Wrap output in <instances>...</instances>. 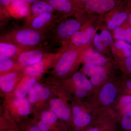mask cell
<instances>
[{"instance_id":"obj_1","label":"cell","mask_w":131,"mask_h":131,"mask_svg":"<svg viewBox=\"0 0 131 131\" xmlns=\"http://www.w3.org/2000/svg\"><path fill=\"white\" fill-rule=\"evenodd\" d=\"M120 89L115 82H106L86 101L98 113L111 109L119 97Z\"/></svg>"},{"instance_id":"obj_2","label":"cell","mask_w":131,"mask_h":131,"mask_svg":"<svg viewBox=\"0 0 131 131\" xmlns=\"http://www.w3.org/2000/svg\"><path fill=\"white\" fill-rule=\"evenodd\" d=\"M45 34L28 27L14 30L0 37V40L35 49L45 40Z\"/></svg>"},{"instance_id":"obj_3","label":"cell","mask_w":131,"mask_h":131,"mask_svg":"<svg viewBox=\"0 0 131 131\" xmlns=\"http://www.w3.org/2000/svg\"><path fill=\"white\" fill-rule=\"evenodd\" d=\"M98 113L86 101L77 99L71 112L74 131H84L93 122Z\"/></svg>"},{"instance_id":"obj_4","label":"cell","mask_w":131,"mask_h":131,"mask_svg":"<svg viewBox=\"0 0 131 131\" xmlns=\"http://www.w3.org/2000/svg\"><path fill=\"white\" fill-rule=\"evenodd\" d=\"M117 116L113 108L101 112L84 131H116Z\"/></svg>"},{"instance_id":"obj_5","label":"cell","mask_w":131,"mask_h":131,"mask_svg":"<svg viewBox=\"0 0 131 131\" xmlns=\"http://www.w3.org/2000/svg\"><path fill=\"white\" fill-rule=\"evenodd\" d=\"M78 57V53L75 49H70L64 52L56 62L54 68L55 74L59 77L67 75L74 67Z\"/></svg>"},{"instance_id":"obj_6","label":"cell","mask_w":131,"mask_h":131,"mask_svg":"<svg viewBox=\"0 0 131 131\" xmlns=\"http://www.w3.org/2000/svg\"><path fill=\"white\" fill-rule=\"evenodd\" d=\"M54 16L52 13H45L35 16H28L27 27L45 34L52 27Z\"/></svg>"},{"instance_id":"obj_7","label":"cell","mask_w":131,"mask_h":131,"mask_svg":"<svg viewBox=\"0 0 131 131\" xmlns=\"http://www.w3.org/2000/svg\"><path fill=\"white\" fill-rule=\"evenodd\" d=\"M82 70L84 74L90 77V80L95 91L105 83L107 77V71L104 67L85 63L83 66Z\"/></svg>"},{"instance_id":"obj_8","label":"cell","mask_w":131,"mask_h":131,"mask_svg":"<svg viewBox=\"0 0 131 131\" xmlns=\"http://www.w3.org/2000/svg\"><path fill=\"white\" fill-rule=\"evenodd\" d=\"M58 56V54L46 53L37 63L26 67L24 69V73L28 76L32 77L40 76L46 67L56 60L59 57Z\"/></svg>"},{"instance_id":"obj_9","label":"cell","mask_w":131,"mask_h":131,"mask_svg":"<svg viewBox=\"0 0 131 131\" xmlns=\"http://www.w3.org/2000/svg\"><path fill=\"white\" fill-rule=\"evenodd\" d=\"M46 53L40 49H35L23 52L15 59L21 66L27 67L37 63Z\"/></svg>"},{"instance_id":"obj_10","label":"cell","mask_w":131,"mask_h":131,"mask_svg":"<svg viewBox=\"0 0 131 131\" xmlns=\"http://www.w3.org/2000/svg\"><path fill=\"white\" fill-rule=\"evenodd\" d=\"M30 3L25 0H13L5 9L10 16L16 19L28 16L30 13Z\"/></svg>"},{"instance_id":"obj_11","label":"cell","mask_w":131,"mask_h":131,"mask_svg":"<svg viewBox=\"0 0 131 131\" xmlns=\"http://www.w3.org/2000/svg\"><path fill=\"white\" fill-rule=\"evenodd\" d=\"M50 107L59 118L68 122L71 118V112L64 101L60 98L52 99L50 102Z\"/></svg>"},{"instance_id":"obj_12","label":"cell","mask_w":131,"mask_h":131,"mask_svg":"<svg viewBox=\"0 0 131 131\" xmlns=\"http://www.w3.org/2000/svg\"><path fill=\"white\" fill-rule=\"evenodd\" d=\"M81 27V24L77 20H69L59 25L57 28V34L59 37L65 39L72 37Z\"/></svg>"},{"instance_id":"obj_13","label":"cell","mask_w":131,"mask_h":131,"mask_svg":"<svg viewBox=\"0 0 131 131\" xmlns=\"http://www.w3.org/2000/svg\"><path fill=\"white\" fill-rule=\"evenodd\" d=\"M31 49L10 42L0 40V57L10 58L15 60L22 52Z\"/></svg>"},{"instance_id":"obj_14","label":"cell","mask_w":131,"mask_h":131,"mask_svg":"<svg viewBox=\"0 0 131 131\" xmlns=\"http://www.w3.org/2000/svg\"><path fill=\"white\" fill-rule=\"evenodd\" d=\"M18 78V73L16 71L0 75V90L4 93H11L14 89Z\"/></svg>"},{"instance_id":"obj_15","label":"cell","mask_w":131,"mask_h":131,"mask_svg":"<svg viewBox=\"0 0 131 131\" xmlns=\"http://www.w3.org/2000/svg\"><path fill=\"white\" fill-rule=\"evenodd\" d=\"M95 30L92 27L82 31L77 32L71 37L72 43L76 46H82L89 43L93 37Z\"/></svg>"},{"instance_id":"obj_16","label":"cell","mask_w":131,"mask_h":131,"mask_svg":"<svg viewBox=\"0 0 131 131\" xmlns=\"http://www.w3.org/2000/svg\"><path fill=\"white\" fill-rule=\"evenodd\" d=\"M115 2L112 0H90L86 1V7L93 12H103L112 9Z\"/></svg>"},{"instance_id":"obj_17","label":"cell","mask_w":131,"mask_h":131,"mask_svg":"<svg viewBox=\"0 0 131 131\" xmlns=\"http://www.w3.org/2000/svg\"><path fill=\"white\" fill-rule=\"evenodd\" d=\"M83 61L86 64L103 67L106 63L105 58L92 50H89L84 54Z\"/></svg>"},{"instance_id":"obj_18","label":"cell","mask_w":131,"mask_h":131,"mask_svg":"<svg viewBox=\"0 0 131 131\" xmlns=\"http://www.w3.org/2000/svg\"><path fill=\"white\" fill-rule=\"evenodd\" d=\"M54 9L47 1H36L30 6L31 16H35L45 13H52Z\"/></svg>"},{"instance_id":"obj_19","label":"cell","mask_w":131,"mask_h":131,"mask_svg":"<svg viewBox=\"0 0 131 131\" xmlns=\"http://www.w3.org/2000/svg\"><path fill=\"white\" fill-rule=\"evenodd\" d=\"M113 38L111 34L106 30H103L100 34H96L94 38V44L96 48L102 50L111 44Z\"/></svg>"},{"instance_id":"obj_20","label":"cell","mask_w":131,"mask_h":131,"mask_svg":"<svg viewBox=\"0 0 131 131\" xmlns=\"http://www.w3.org/2000/svg\"><path fill=\"white\" fill-rule=\"evenodd\" d=\"M37 79L36 77H30L27 79L19 86L15 92L16 98H25L30 93L31 90L37 83Z\"/></svg>"},{"instance_id":"obj_21","label":"cell","mask_w":131,"mask_h":131,"mask_svg":"<svg viewBox=\"0 0 131 131\" xmlns=\"http://www.w3.org/2000/svg\"><path fill=\"white\" fill-rule=\"evenodd\" d=\"M115 109L123 116L131 110V95L125 94L119 96L115 102Z\"/></svg>"},{"instance_id":"obj_22","label":"cell","mask_w":131,"mask_h":131,"mask_svg":"<svg viewBox=\"0 0 131 131\" xmlns=\"http://www.w3.org/2000/svg\"><path fill=\"white\" fill-rule=\"evenodd\" d=\"M19 66H20L14 59L0 57V75L15 71Z\"/></svg>"},{"instance_id":"obj_23","label":"cell","mask_w":131,"mask_h":131,"mask_svg":"<svg viewBox=\"0 0 131 131\" xmlns=\"http://www.w3.org/2000/svg\"><path fill=\"white\" fill-rule=\"evenodd\" d=\"M128 16L129 13L127 12H119L116 13L108 22V28L109 30H114L127 20Z\"/></svg>"},{"instance_id":"obj_24","label":"cell","mask_w":131,"mask_h":131,"mask_svg":"<svg viewBox=\"0 0 131 131\" xmlns=\"http://www.w3.org/2000/svg\"><path fill=\"white\" fill-rule=\"evenodd\" d=\"M13 104L19 114L21 116H27L30 112V105L29 101L26 98H16L13 101Z\"/></svg>"},{"instance_id":"obj_25","label":"cell","mask_w":131,"mask_h":131,"mask_svg":"<svg viewBox=\"0 0 131 131\" xmlns=\"http://www.w3.org/2000/svg\"><path fill=\"white\" fill-rule=\"evenodd\" d=\"M47 1L54 9L64 13H70L73 9L71 2L67 0H49Z\"/></svg>"},{"instance_id":"obj_26","label":"cell","mask_w":131,"mask_h":131,"mask_svg":"<svg viewBox=\"0 0 131 131\" xmlns=\"http://www.w3.org/2000/svg\"><path fill=\"white\" fill-rule=\"evenodd\" d=\"M114 37L117 40H122L131 43V28L129 25L126 28L119 27L114 31Z\"/></svg>"},{"instance_id":"obj_27","label":"cell","mask_w":131,"mask_h":131,"mask_svg":"<svg viewBox=\"0 0 131 131\" xmlns=\"http://www.w3.org/2000/svg\"><path fill=\"white\" fill-rule=\"evenodd\" d=\"M115 47L122 53L124 59L131 54V43L122 40H117L115 44Z\"/></svg>"},{"instance_id":"obj_28","label":"cell","mask_w":131,"mask_h":131,"mask_svg":"<svg viewBox=\"0 0 131 131\" xmlns=\"http://www.w3.org/2000/svg\"><path fill=\"white\" fill-rule=\"evenodd\" d=\"M59 118L51 110H46L42 113L41 121L51 127L58 120Z\"/></svg>"},{"instance_id":"obj_29","label":"cell","mask_w":131,"mask_h":131,"mask_svg":"<svg viewBox=\"0 0 131 131\" xmlns=\"http://www.w3.org/2000/svg\"><path fill=\"white\" fill-rule=\"evenodd\" d=\"M43 87L39 83H36L29 93V101L31 103H35L40 100Z\"/></svg>"},{"instance_id":"obj_30","label":"cell","mask_w":131,"mask_h":131,"mask_svg":"<svg viewBox=\"0 0 131 131\" xmlns=\"http://www.w3.org/2000/svg\"><path fill=\"white\" fill-rule=\"evenodd\" d=\"M121 124L124 130L131 131V110L122 116Z\"/></svg>"},{"instance_id":"obj_31","label":"cell","mask_w":131,"mask_h":131,"mask_svg":"<svg viewBox=\"0 0 131 131\" xmlns=\"http://www.w3.org/2000/svg\"><path fill=\"white\" fill-rule=\"evenodd\" d=\"M121 67L123 71L127 74L131 75V54L122 61Z\"/></svg>"},{"instance_id":"obj_32","label":"cell","mask_w":131,"mask_h":131,"mask_svg":"<svg viewBox=\"0 0 131 131\" xmlns=\"http://www.w3.org/2000/svg\"><path fill=\"white\" fill-rule=\"evenodd\" d=\"M11 129L10 125L2 116L0 111V131H8Z\"/></svg>"},{"instance_id":"obj_33","label":"cell","mask_w":131,"mask_h":131,"mask_svg":"<svg viewBox=\"0 0 131 131\" xmlns=\"http://www.w3.org/2000/svg\"><path fill=\"white\" fill-rule=\"evenodd\" d=\"M50 95V91L48 88L44 87L42 89L40 100H45L49 98Z\"/></svg>"},{"instance_id":"obj_34","label":"cell","mask_w":131,"mask_h":131,"mask_svg":"<svg viewBox=\"0 0 131 131\" xmlns=\"http://www.w3.org/2000/svg\"><path fill=\"white\" fill-rule=\"evenodd\" d=\"M10 15L5 9H3L0 8V21H3L8 18Z\"/></svg>"},{"instance_id":"obj_35","label":"cell","mask_w":131,"mask_h":131,"mask_svg":"<svg viewBox=\"0 0 131 131\" xmlns=\"http://www.w3.org/2000/svg\"><path fill=\"white\" fill-rule=\"evenodd\" d=\"M38 127L43 131H49L51 127L41 120L39 122Z\"/></svg>"},{"instance_id":"obj_36","label":"cell","mask_w":131,"mask_h":131,"mask_svg":"<svg viewBox=\"0 0 131 131\" xmlns=\"http://www.w3.org/2000/svg\"><path fill=\"white\" fill-rule=\"evenodd\" d=\"M12 0H0V6L5 8L12 3Z\"/></svg>"},{"instance_id":"obj_37","label":"cell","mask_w":131,"mask_h":131,"mask_svg":"<svg viewBox=\"0 0 131 131\" xmlns=\"http://www.w3.org/2000/svg\"><path fill=\"white\" fill-rule=\"evenodd\" d=\"M124 85L126 89L131 91V79L126 80V81L125 82Z\"/></svg>"},{"instance_id":"obj_38","label":"cell","mask_w":131,"mask_h":131,"mask_svg":"<svg viewBox=\"0 0 131 131\" xmlns=\"http://www.w3.org/2000/svg\"><path fill=\"white\" fill-rule=\"evenodd\" d=\"M29 131H43L40 130L38 126H32L31 127Z\"/></svg>"},{"instance_id":"obj_39","label":"cell","mask_w":131,"mask_h":131,"mask_svg":"<svg viewBox=\"0 0 131 131\" xmlns=\"http://www.w3.org/2000/svg\"><path fill=\"white\" fill-rule=\"evenodd\" d=\"M128 20L129 25H130V27L131 28V11L129 13V16H128Z\"/></svg>"},{"instance_id":"obj_40","label":"cell","mask_w":131,"mask_h":131,"mask_svg":"<svg viewBox=\"0 0 131 131\" xmlns=\"http://www.w3.org/2000/svg\"><path fill=\"white\" fill-rule=\"evenodd\" d=\"M3 25V23L1 21H0V29L2 27V26Z\"/></svg>"},{"instance_id":"obj_41","label":"cell","mask_w":131,"mask_h":131,"mask_svg":"<svg viewBox=\"0 0 131 131\" xmlns=\"http://www.w3.org/2000/svg\"><path fill=\"white\" fill-rule=\"evenodd\" d=\"M8 131H12V129H10V130H9Z\"/></svg>"}]
</instances>
